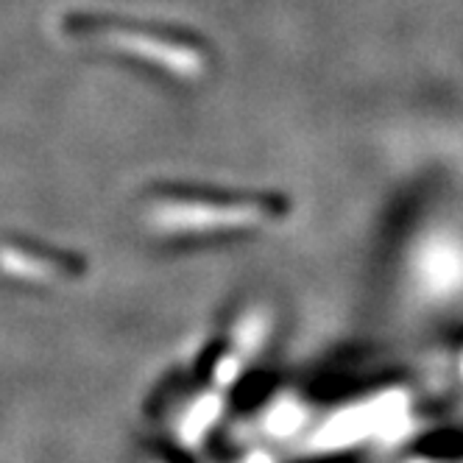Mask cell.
<instances>
[{
    "label": "cell",
    "mask_w": 463,
    "mask_h": 463,
    "mask_svg": "<svg viewBox=\"0 0 463 463\" xmlns=\"http://www.w3.org/2000/svg\"><path fill=\"white\" fill-rule=\"evenodd\" d=\"M148 198V215L156 226L171 232H238L262 226L274 202L262 193H232L215 187H156Z\"/></svg>",
    "instance_id": "6da1fadb"
},
{
    "label": "cell",
    "mask_w": 463,
    "mask_h": 463,
    "mask_svg": "<svg viewBox=\"0 0 463 463\" xmlns=\"http://www.w3.org/2000/svg\"><path fill=\"white\" fill-rule=\"evenodd\" d=\"M0 271L20 282L53 285V282L79 279L87 271V262L73 251L14 238V241L0 243Z\"/></svg>",
    "instance_id": "7a4b0ae2"
}]
</instances>
